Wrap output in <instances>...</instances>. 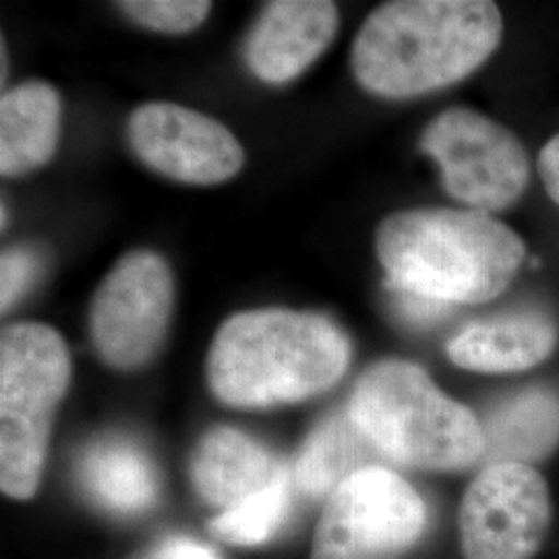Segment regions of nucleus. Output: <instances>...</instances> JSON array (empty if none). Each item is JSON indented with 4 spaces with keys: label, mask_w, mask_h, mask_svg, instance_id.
<instances>
[{
    "label": "nucleus",
    "mask_w": 559,
    "mask_h": 559,
    "mask_svg": "<svg viewBox=\"0 0 559 559\" xmlns=\"http://www.w3.org/2000/svg\"><path fill=\"white\" fill-rule=\"evenodd\" d=\"M162 559H218L210 549L201 547L191 540H173L162 551Z\"/></svg>",
    "instance_id": "23"
},
{
    "label": "nucleus",
    "mask_w": 559,
    "mask_h": 559,
    "mask_svg": "<svg viewBox=\"0 0 559 559\" xmlns=\"http://www.w3.org/2000/svg\"><path fill=\"white\" fill-rule=\"evenodd\" d=\"M556 321L540 311H514L464 328L448 342V357L477 373H519L558 348Z\"/></svg>",
    "instance_id": "12"
},
{
    "label": "nucleus",
    "mask_w": 559,
    "mask_h": 559,
    "mask_svg": "<svg viewBox=\"0 0 559 559\" xmlns=\"http://www.w3.org/2000/svg\"><path fill=\"white\" fill-rule=\"evenodd\" d=\"M60 133V98L55 87L29 81L0 100V173L20 177L55 156Z\"/></svg>",
    "instance_id": "14"
},
{
    "label": "nucleus",
    "mask_w": 559,
    "mask_h": 559,
    "mask_svg": "<svg viewBox=\"0 0 559 559\" xmlns=\"http://www.w3.org/2000/svg\"><path fill=\"white\" fill-rule=\"evenodd\" d=\"M38 263L36 258L25 249H11L2 253L0 260V307L2 313L9 311L15 300L29 288L32 280L36 278Z\"/></svg>",
    "instance_id": "20"
},
{
    "label": "nucleus",
    "mask_w": 559,
    "mask_h": 559,
    "mask_svg": "<svg viewBox=\"0 0 559 559\" xmlns=\"http://www.w3.org/2000/svg\"><path fill=\"white\" fill-rule=\"evenodd\" d=\"M80 477L102 508L119 514H138L158 496V477L152 460L135 441L124 438L92 443L81 456Z\"/></svg>",
    "instance_id": "16"
},
{
    "label": "nucleus",
    "mask_w": 559,
    "mask_h": 559,
    "mask_svg": "<svg viewBox=\"0 0 559 559\" xmlns=\"http://www.w3.org/2000/svg\"><path fill=\"white\" fill-rule=\"evenodd\" d=\"M293 483V473L284 466L278 479L270 487L212 520V535L235 545H258L270 539L288 514Z\"/></svg>",
    "instance_id": "18"
},
{
    "label": "nucleus",
    "mask_w": 559,
    "mask_h": 559,
    "mask_svg": "<svg viewBox=\"0 0 559 559\" xmlns=\"http://www.w3.org/2000/svg\"><path fill=\"white\" fill-rule=\"evenodd\" d=\"M133 152L152 170L191 185L233 179L245 162L237 138L218 120L179 104H145L127 122Z\"/></svg>",
    "instance_id": "10"
},
{
    "label": "nucleus",
    "mask_w": 559,
    "mask_h": 559,
    "mask_svg": "<svg viewBox=\"0 0 559 559\" xmlns=\"http://www.w3.org/2000/svg\"><path fill=\"white\" fill-rule=\"evenodd\" d=\"M427 508L415 487L385 466H367L328 498L311 559H392L419 540Z\"/></svg>",
    "instance_id": "6"
},
{
    "label": "nucleus",
    "mask_w": 559,
    "mask_h": 559,
    "mask_svg": "<svg viewBox=\"0 0 559 559\" xmlns=\"http://www.w3.org/2000/svg\"><path fill=\"white\" fill-rule=\"evenodd\" d=\"M336 32L338 9L334 2H270L247 40L245 60L261 81L286 83L320 59Z\"/></svg>",
    "instance_id": "11"
},
{
    "label": "nucleus",
    "mask_w": 559,
    "mask_h": 559,
    "mask_svg": "<svg viewBox=\"0 0 559 559\" xmlns=\"http://www.w3.org/2000/svg\"><path fill=\"white\" fill-rule=\"evenodd\" d=\"M348 415L378 454L425 471H462L485 456L477 415L413 362L381 360L355 385Z\"/></svg>",
    "instance_id": "4"
},
{
    "label": "nucleus",
    "mask_w": 559,
    "mask_h": 559,
    "mask_svg": "<svg viewBox=\"0 0 559 559\" xmlns=\"http://www.w3.org/2000/svg\"><path fill=\"white\" fill-rule=\"evenodd\" d=\"M369 450L378 452L350 419L348 408L321 423L300 450L293 471L295 483L311 498L332 496L342 480L348 479L367 464Z\"/></svg>",
    "instance_id": "17"
},
{
    "label": "nucleus",
    "mask_w": 559,
    "mask_h": 559,
    "mask_svg": "<svg viewBox=\"0 0 559 559\" xmlns=\"http://www.w3.org/2000/svg\"><path fill=\"white\" fill-rule=\"evenodd\" d=\"M284 471L261 443L230 427L203 436L191 459V479L203 500L224 510L249 500Z\"/></svg>",
    "instance_id": "13"
},
{
    "label": "nucleus",
    "mask_w": 559,
    "mask_h": 559,
    "mask_svg": "<svg viewBox=\"0 0 559 559\" xmlns=\"http://www.w3.org/2000/svg\"><path fill=\"white\" fill-rule=\"evenodd\" d=\"M539 175L549 198L559 205V135L547 141L540 150Z\"/></svg>",
    "instance_id": "22"
},
{
    "label": "nucleus",
    "mask_w": 559,
    "mask_h": 559,
    "mask_svg": "<svg viewBox=\"0 0 559 559\" xmlns=\"http://www.w3.org/2000/svg\"><path fill=\"white\" fill-rule=\"evenodd\" d=\"M376 251L392 293L443 305L500 297L526 260L519 235L477 210H406L381 222Z\"/></svg>",
    "instance_id": "2"
},
{
    "label": "nucleus",
    "mask_w": 559,
    "mask_h": 559,
    "mask_svg": "<svg viewBox=\"0 0 559 559\" xmlns=\"http://www.w3.org/2000/svg\"><path fill=\"white\" fill-rule=\"evenodd\" d=\"M348 362V338L328 318L260 309L222 323L207 355V381L228 406L267 408L330 390Z\"/></svg>",
    "instance_id": "3"
},
{
    "label": "nucleus",
    "mask_w": 559,
    "mask_h": 559,
    "mask_svg": "<svg viewBox=\"0 0 559 559\" xmlns=\"http://www.w3.org/2000/svg\"><path fill=\"white\" fill-rule=\"evenodd\" d=\"M485 456L491 464H531L549 456L559 443V394L531 388L501 402L483 425Z\"/></svg>",
    "instance_id": "15"
},
{
    "label": "nucleus",
    "mask_w": 559,
    "mask_h": 559,
    "mask_svg": "<svg viewBox=\"0 0 559 559\" xmlns=\"http://www.w3.org/2000/svg\"><path fill=\"white\" fill-rule=\"evenodd\" d=\"M503 36L489 0H394L378 7L353 44V71L380 98L408 100L475 73Z\"/></svg>",
    "instance_id": "1"
},
{
    "label": "nucleus",
    "mask_w": 559,
    "mask_h": 559,
    "mask_svg": "<svg viewBox=\"0 0 559 559\" xmlns=\"http://www.w3.org/2000/svg\"><path fill=\"white\" fill-rule=\"evenodd\" d=\"M551 524L547 480L531 464H489L468 485L460 506L466 559H531Z\"/></svg>",
    "instance_id": "8"
},
{
    "label": "nucleus",
    "mask_w": 559,
    "mask_h": 559,
    "mask_svg": "<svg viewBox=\"0 0 559 559\" xmlns=\"http://www.w3.org/2000/svg\"><path fill=\"white\" fill-rule=\"evenodd\" d=\"M420 150L438 162L445 191L477 212H500L524 195L528 154L498 120L471 108H450L431 120Z\"/></svg>",
    "instance_id": "7"
},
{
    "label": "nucleus",
    "mask_w": 559,
    "mask_h": 559,
    "mask_svg": "<svg viewBox=\"0 0 559 559\" xmlns=\"http://www.w3.org/2000/svg\"><path fill=\"white\" fill-rule=\"evenodd\" d=\"M175 286L156 253H129L104 278L90 313V330L102 359L135 369L152 359L173 316Z\"/></svg>",
    "instance_id": "9"
},
{
    "label": "nucleus",
    "mask_w": 559,
    "mask_h": 559,
    "mask_svg": "<svg viewBox=\"0 0 559 559\" xmlns=\"http://www.w3.org/2000/svg\"><path fill=\"white\" fill-rule=\"evenodd\" d=\"M119 7L127 17L162 34L191 32L212 11V2L205 0H127Z\"/></svg>",
    "instance_id": "19"
},
{
    "label": "nucleus",
    "mask_w": 559,
    "mask_h": 559,
    "mask_svg": "<svg viewBox=\"0 0 559 559\" xmlns=\"http://www.w3.org/2000/svg\"><path fill=\"white\" fill-rule=\"evenodd\" d=\"M71 380V357L59 332L15 323L0 336V487L29 500L40 485L52 417Z\"/></svg>",
    "instance_id": "5"
},
{
    "label": "nucleus",
    "mask_w": 559,
    "mask_h": 559,
    "mask_svg": "<svg viewBox=\"0 0 559 559\" xmlns=\"http://www.w3.org/2000/svg\"><path fill=\"white\" fill-rule=\"evenodd\" d=\"M396 295V309L400 316L411 323H433V321L441 320L450 305H443L438 300L423 299V297H415V295H402V293H394Z\"/></svg>",
    "instance_id": "21"
}]
</instances>
